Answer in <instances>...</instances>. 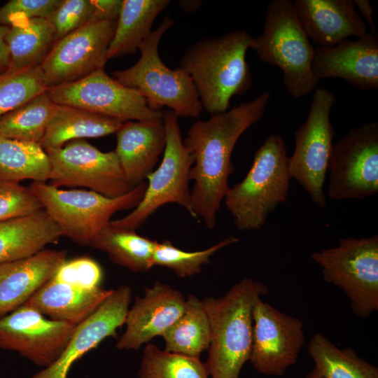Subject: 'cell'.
Returning <instances> with one entry per match:
<instances>
[{
    "instance_id": "cell-33",
    "label": "cell",
    "mask_w": 378,
    "mask_h": 378,
    "mask_svg": "<svg viewBox=\"0 0 378 378\" xmlns=\"http://www.w3.org/2000/svg\"><path fill=\"white\" fill-rule=\"evenodd\" d=\"M139 378H208L205 363L199 358L161 350L153 344L144 348Z\"/></svg>"
},
{
    "instance_id": "cell-4",
    "label": "cell",
    "mask_w": 378,
    "mask_h": 378,
    "mask_svg": "<svg viewBox=\"0 0 378 378\" xmlns=\"http://www.w3.org/2000/svg\"><path fill=\"white\" fill-rule=\"evenodd\" d=\"M284 138L269 135L255 151L244 179L229 188L225 204L240 231L258 230L268 216L286 201L291 179Z\"/></svg>"
},
{
    "instance_id": "cell-15",
    "label": "cell",
    "mask_w": 378,
    "mask_h": 378,
    "mask_svg": "<svg viewBox=\"0 0 378 378\" xmlns=\"http://www.w3.org/2000/svg\"><path fill=\"white\" fill-rule=\"evenodd\" d=\"M304 344L302 321L261 298L253 308L252 346L249 360L260 374L282 376L295 365Z\"/></svg>"
},
{
    "instance_id": "cell-32",
    "label": "cell",
    "mask_w": 378,
    "mask_h": 378,
    "mask_svg": "<svg viewBox=\"0 0 378 378\" xmlns=\"http://www.w3.org/2000/svg\"><path fill=\"white\" fill-rule=\"evenodd\" d=\"M55 103L46 92L0 116V136L41 143L51 118Z\"/></svg>"
},
{
    "instance_id": "cell-29",
    "label": "cell",
    "mask_w": 378,
    "mask_h": 378,
    "mask_svg": "<svg viewBox=\"0 0 378 378\" xmlns=\"http://www.w3.org/2000/svg\"><path fill=\"white\" fill-rule=\"evenodd\" d=\"M162 337L164 350L199 358L208 349L210 342L209 320L202 300L189 295L183 314Z\"/></svg>"
},
{
    "instance_id": "cell-10",
    "label": "cell",
    "mask_w": 378,
    "mask_h": 378,
    "mask_svg": "<svg viewBox=\"0 0 378 378\" xmlns=\"http://www.w3.org/2000/svg\"><path fill=\"white\" fill-rule=\"evenodd\" d=\"M335 102L334 94L327 88L314 90L307 118L295 133L294 150L288 160L290 178L321 209L327 205L323 188L334 145L330 111Z\"/></svg>"
},
{
    "instance_id": "cell-19",
    "label": "cell",
    "mask_w": 378,
    "mask_h": 378,
    "mask_svg": "<svg viewBox=\"0 0 378 378\" xmlns=\"http://www.w3.org/2000/svg\"><path fill=\"white\" fill-rule=\"evenodd\" d=\"M183 295L167 284L157 281L136 297L127 312L126 329L118 339V349H139L166 330L181 316L186 307Z\"/></svg>"
},
{
    "instance_id": "cell-40",
    "label": "cell",
    "mask_w": 378,
    "mask_h": 378,
    "mask_svg": "<svg viewBox=\"0 0 378 378\" xmlns=\"http://www.w3.org/2000/svg\"><path fill=\"white\" fill-rule=\"evenodd\" d=\"M94 13L92 20L117 21L123 0H92Z\"/></svg>"
},
{
    "instance_id": "cell-43",
    "label": "cell",
    "mask_w": 378,
    "mask_h": 378,
    "mask_svg": "<svg viewBox=\"0 0 378 378\" xmlns=\"http://www.w3.org/2000/svg\"><path fill=\"white\" fill-rule=\"evenodd\" d=\"M179 3L181 8L187 12L194 11L200 5V1H182Z\"/></svg>"
},
{
    "instance_id": "cell-20",
    "label": "cell",
    "mask_w": 378,
    "mask_h": 378,
    "mask_svg": "<svg viewBox=\"0 0 378 378\" xmlns=\"http://www.w3.org/2000/svg\"><path fill=\"white\" fill-rule=\"evenodd\" d=\"M293 5L302 29L317 47L333 46L367 33L353 0H295Z\"/></svg>"
},
{
    "instance_id": "cell-42",
    "label": "cell",
    "mask_w": 378,
    "mask_h": 378,
    "mask_svg": "<svg viewBox=\"0 0 378 378\" xmlns=\"http://www.w3.org/2000/svg\"><path fill=\"white\" fill-rule=\"evenodd\" d=\"M355 7L358 10L360 16L371 28V31H376L373 20L374 10L368 0H353Z\"/></svg>"
},
{
    "instance_id": "cell-39",
    "label": "cell",
    "mask_w": 378,
    "mask_h": 378,
    "mask_svg": "<svg viewBox=\"0 0 378 378\" xmlns=\"http://www.w3.org/2000/svg\"><path fill=\"white\" fill-rule=\"evenodd\" d=\"M60 0H10L0 8V25L35 18H46Z\"/></svg>"
},
{
    "instance_id": "cell-21",
    "label": "cell",
    "mask_w": 378,
    "mask_h": 378,
    "mask_svg": "<svg viewBox=\"0 0 378 378\" xmlns=\"http://www.w3.org/2000/svg\"><path fill=\"white\" fill-rule=\"evenodd\" d=\"M66 250L45 248L0 265V316L23 305L49 281L66 260Z\"/></svg>"
},
{
    "instance_id": "cell-41",
    "label": "cell",
    "mask_w": 378,
    "mask_h": 378,
    "mask_svg": "<svg viewBox=\"0 0 378 378\" xmlns=\"http://www.w3.org/2000/svg\"><path fill=\"white\" fill-rule=\"evenodd\" d=\"M8 29V26L0 25V75L8 71L10 66L9 51L5 41Z\"/></svg>"
},
{
    "instance_id": "cell-14",
    "label": "cell",
    "mask_w": 378,
    "mask_h": 378,
    "mask_svg": "<svg viewBox=\"0 0 378 378\" xmlns=\"http://www.w3.org/2000/svg\"><path fill=\"white\" fill-rule=\"evenodd\" d=\"M115 27L116 21L91 20L56 41L40 64L47 88L104 69Z\"/></svg>"
},
{
    "instance_id": "cell-3",
    "label": "cell",
    "mask_w": 378,
    "mask_h": 378,
    "mask_svg": "<svg viewBox=\"0 0 378 378\" xmlns=\"http://www.w3.org/2000/svg\"><path fill=\"white\" fill-rule=\"evenodd\" d=\"M268 288L258 281L244 278L223 296L202 300L210 324L208 359L211 378H239L249 360L253 335V308L257 298L267 295Z\"/></svg>"
},
{
    "instance_id": "cell-13",
    "label": "cell",
    "mask_w": 378,
    "mask_h": 378,
    "mask_svg": "<svg viewBox=\"0 0 378 378\" xmlns=\"http://www.w3.org/2000/svg\"><path fill=\"white\" fill-rule=\"evenodd\" d=\"M50 163L51 186L84 187L108 197L125 195L133 188L114 150L102 152L84 139L46 151Z\"/></svg>"
},
{
    "instance_id": "cell-16",
    "label": "cell",
    "mask_w": 378,
    "mask_h": 378,
    "mask_svg": "<svg viewBox=\"0 0 378 378\" xmlns=\"http://www.w3.org/2000/svg\"><path fill=\"white\" fill-rule=\"evenodd\" d=\"M75 327L23 304L0 316V349L15 351L47 368L63 352Z\"/></svg>"
},
{
    "instance_id": "cell-28",
    "label": "cell",
    "mask_w": 378,
    "mask_h": 378,
    "mask_svg": "<svg viewBox=\"0 0 378 378\" xmlns=\"http://www.w3.org/2000/svg\"><path fill=\"white\" fill-rule=\"evenodd\" d=\"M157 242L110 221L88 246L105 252L112 262L132 272H146L153 267L152 258Z\"/></svg>"
},
{
    "instance_id": "cell-26",
    "label": "cell",
    "mask_w": 378,
    "mask_h": 378,
    "mask_svg": "<svg viewBox=\"0 0 378 378\" xmlns=\"http://www.w3.org/2000/svg\"><path fill=\"white\" fill-rule=\"evenodd\" d=\"M10 66L8 71H18L40 66L55 40L52 24L43 18L13 22L5 36Z\"/></svg>"
},
{
    "instance_id": "cell-38",
    "label": "cell",
    "mask_w": 378,
    "mask_h": 378,
    "mask_svg": "<svg viewBox=\"0 0 378 378\" xmlns=\"http://www.w3.org/2000/svg\"><path fill=\"white\" fill-rule=\"evenodd\" d=\"M52 279L84 288L99 287L103 272L97 262L89 257L66 260Z\"/></svg>"
},
{
    "instance_id": "cell-5",
    "label": "cell",
    "mask_w": 378,
    "mask_h": 378,
    "mask_svg": "<svg viewBox=\"0 0 378 378\" xmlns=\"http://www.w3.org/2000/svg\"><path fill=\"white\" fill-rule=\"evenodd\" d=\"M262 62L279 68L283 83L294 98L313 92L318 81L312 71L314 48L302 29L293 1L273 0L266 10L262 33L250 47Z\"/></svg>"
},
{
    "instance_id": "cell-25",
    "label": "cell",
    "mask_w": 378,
    "mask_h": 378,
    "mask_svg": "<svg viewBox=\"0 0 378 378\" xmlns=\"http://www.w3.org/2000/svg\"><path fill=\"white\" fill-rule=\"evenodd\" d=\"M122 123L78 108L55 104L40 144L45 151L59 148L71 141L115 134Z\"/></svg>"
},
{
    "instance_id": "cell-23",
    "label": "cell",
    "mask_w": 378,
    "mask_h": 378,
    "mask_svg": "<svg viewBox=\"0 0 378 378\" xmlns=\"http://www.w3.org/2000/svg\"><path fill=\"white\" fill-rule=\"evenodd\" d=\"M101 286L84 288L51 279L24 304L49 318L79 324L112 293Z\"/></svg>"
},
{
    "instance_id": "cell-34",
    "label": "cell",
    "mask_w": 378,
    "mask_h": 378,
    "mask_svg": "<svg viewBox=\"0 0 378 378\" xmlns=\"http://www.w3.org/2000/svg\"><path fill=\"white\" fill-rule=\"evenodd\" d=\"M239 241L234 236H229L209 248L198 251H186L174 246L168 240L157 242L153 252V266H162L172 270L179 278L199 274L203 265L209 263L210 258L225 246Z\"/></svg>"
},
{
    "instance_id": "cell-6",
    "label": "cell",
    "mask_w": 378,
    "mask_h": 378,
    "mask_svg": "<svg viewBox=\"0 0 378 378\" xmlns=\"http://www.w3.org/2000/svg\"><path fill=\"white\" fill-rule=\"evenodd\" d=\"M174 24L167 16L141 43V57L132 66L112 72L113 78L125 87L139 92L150 107L160 111L167 106L178 117L198 118L202 110L199 94L190 76L180 66L172 69L158 52L164 34Z\"/></svg>"
},
{
    "instance_id": "cell-22",
    "label": "cell",
    "mask_w": 378,
    "mask_h": 378,
    "mask_svg": "<svg viewBox=\"0 0 378 378\" xmlns=\"http://www.w3.org/2000/svg\"><path fill=\"white\" fill-rule=\"evenodd\" d=\"M114 150L130 184L146 181L153 171L166 146V131L162 119L127 121L115 132Z\"/></svg>"
},
{
    "instance_id": "cell-31",
    "label": "cell",
    "mask_w": 378,
    "mask_h": 378,
    "mask_svg": "<svg viewBox=\"0 0 378 378\" xmlns=\"http://www.w3.org/2000/svg\"><path fill=\"white\" fill-rule=\"evenodd\" d=\"M49 158L39 143L0 136V181L48 182Z\"/></svg>"
},
{
    "instance_id": "cell-12",
    "label": "cell",
    "mask_w": 378,
    "mask_h": 378,
    "mask_svg": "<svg viewBox=\"0 0 378 378\" xmlns=\"http://www.w3.org/2000/svg\"><path fill=\"white\" fill-rule=\"evenodd\" d=\"M56 104L65 105L109 117L120 122L162 119V111L153 109L139 92L124 86L104 69L76 81L48 88Z\"/></svg>"
},
{
    "instance_id": "cell-18",
    "label": "cell",
    "mask_w": 378,
    "mask_h": 378,
    "mask_svg": "<svg viewBox=\"0 0 378 378\" xmlns=\"http://www.w3.org/2000/svg\"><path fill=\"white\" fill-rule=\"evenodd\" d=\"M312 71L320 79L338 78L363 91L378 89V34L367 32L356 40L346 39L314 50Z\"/></svg>"
},
{
    "instance_id": "cell-7",
    "label": "cell",
    "mask_w": 378,
    "mask_h": 378,
    "mask_svg": "<svg viewBox=\"0 0 378 378\" xmlns=\"http://www.w3.org/2000/svg\"><path fill=\"white\" fill-rule=\"evenodd\" d=\"M146 186V181L142 182L117 197H108L92 190H64L47 182L33 181L29 188L59 227L62 236L88 246L108 225L115 213L134 209L139 204Z\"/></svg>"
},
{
    "instance_id": "cell-30",
    "label": "cell",
    "mask_w": 378,
    "mask_h": 378,
    "mask_svg": "<svg viewBox=\"0 0 378 378\" xmlns=\"http://www.w3.org/2000/svg\"><path fill=\"white\" fill-rule=\"evenodd\" d=\"M307 353L323 378H378V368L349 347L340 349L321 332L309 340Z\"/></svg>"
},
{
    "instance_id": "cell-17",
    "label": "cell",
    "mask_w": 378,
    "mask_h": 378,
    "mask_svg": "<svg viewBox=\"0 0 378 378\" xmlns=\"http://www.w3.org/2000/svg\"><path fill=\"white\" fill-rule=\"evenodd\" d=\"M132 300V289L121 285L88 318L76 325L59 358L31 378H66L72 365L108 337H116L125 324Z\"/></svg>"
},
{
    "instance_id": "cell-1",
    "label": "cell",
    "mask_w": 378,
    "mask_h": 378,
    "mask_svg": "<svg viewBox=\"0 0 378 378\" xmlns=\"http://www.w3.org/2000/svg\"><path fill=\"white\" fill-rule=\"evenodd\" d=\"M271 98L263 92L254 99L195 121L183 139L193 157L190 180L194 217L213 229L217 214L229 189L228 178L234 172L233 149L242 134L258 121Z\"/></svg>"
},
{
    "instance_id": "cell-37",
    "label": "cell",
    "mask_w": 378,
    "mask_h": 378,
    "mask_svg": "<svg viewBox=\"0 0 378 378\" xmlns=\"http://www.w3.org/2000/svg\"><path fill=\"white\" fill-rule=\"evenodd\" d=\"M92 0H60L46 19L55 29V42L92 20Z\"/></svg>"
},
{
    "instance_id": "cell-11",
    "label": "cell",
    "mask_w": 378,
    "mask_h": 378,
    "mask_svg": "<svg viewBox=\"0 0 378 378\" xmlns=\"http://www.w3.org/2000/svg\"><path fill=\"white\" fill-rule=\"evenodd\" d=\"M327 189L332 200L363 199L378 192V122L352 127L334 144Z\"/></svg>"
},
{
    "instance_id": "cell-24",
    "label": "cell",
    "mask_w": 378,
    "mask_h": 378,
    "mask_svg": "<svg viewBox=\"0 0 378 378\" xmlns=\"http://www.w3.org/2000/svg\"><path fill=\"white\" fill-rule=\"evenodd\" d=\"M62 236L44 209L0 222V265L30 257Z\"/></svg>"
},
{
    "instance_id": "cell-36",
    "label": "cell",
    "mask_w": 378,
    "mask_h": 378,
    "mask_svg": "<svg viewBox=\"0 0 378 378\" xmlns=\"http://www.w3.org/2000/svg\"><path fill=\"white\" fill-rule=\"evenodd\" d=\"M41 209V202L29 187L0 181V222L25 217Z\"/></svg>"
},
{
    "instance_id": "cell-9",
    "label": "cell",
    "mask_w": 378,
    "mask_h": 378,
    "mask_svg": "<svg viewBox=\"0 0 378 378\" xmlns=\"http://www.w3.org/2000/svg\"><path fill=\"white\" fill-rule=\"evenodd\" d=\"M166 146L160 164L146 178L147 186L139 204L125 216L111 220L118 227L136 230L160 207L176 204L194 217L189 182L193 157L183 144L178 116L170 109L162 112Z\"/></svg>"
},
{
    "instance_id": "cell-44",
    "label": "cell",
    "mask_w": 378,
    "mask_h": 378,
    "mask_svg": "<svg viewBox=\"0 0 378 378\" xmlns=\"http://www.w3.org/2000/svg\"><path fill=\"white\" fill-rule=\"evenodd\" d=\"M307 378H323V377L317 372V370L314 368V369L307 375Z\"/></svg>"
},
{
    "instance_id": "cell-35",
    "label": "cell",
    "mask_w": 378,
    "mask_h": 378,
    "mask_svg": "<svg viewBox=\"0 0 378 378\" xmlns=\"http://www.w3.org/2000/svg\"><path fill=\"white\" fill-rule=\"evenodd\" d=\"M46 89L40 66L1 74L0 116L24 104Z\"/></svg>"
},
{
    "instance_id": "cell-2",
    "label": "cell",
    "mask_w": 378,
    "mask_h": 378,
    "mask_svg": "<svg viewBox=\"0 0 378 378\" xmlns=\"http://www.w3.org/2000/svg\"><path fill=\"white\" fill-rule=\"evenodd\" d=\"M253 38L245 29L232 31L197 41L182 55L180 67L191 78L203 108L211 115L227 111L232 97L251 88L246 55Z\"/></svg>"
},
{
    "instance_id": "cell-27",
    "label": "cell",
    "mask_w": 378,
    "mask_h": 378,
    "mask_svg": "<svg viewBox=\"0 0 378 378\" xmlns=\"http://www.w3.org/2000/svg\"><path fill=\"white\" fill-rule=\"evenodd\" d=\"M169 3V0H123L107 59L135 52L152 32L157 16Z\"/></svg>"
},
{
    "instance_id": "cell-8",
    "label": "cell",
    "mask_w": 378,
    "mask_h": 378,
    "mask_svg": "<svg viewBox=\"0 0 378 378\" xmlns=\"http://www.w3.org/2000/svg\"><path fill=\"white\" fill-rule=\"evenodd\" d=\"M310 258L323 279L341 288L353 313L362 318L378 310V235L341 238L339 244L314 252Z\"/></svg>"
}]
</instances>
